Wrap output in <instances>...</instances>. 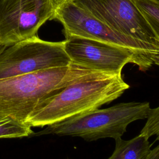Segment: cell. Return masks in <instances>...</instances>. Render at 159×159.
<instances>
[{
    "mask_svg": "<svg viewBox=\"0 0 159 159\" xmlns=\"http://www.w3.org/2000/svg\"><path fill=\"white\" fill-rule=\"evenodd\" d=\"M61 1V0H55V4H57L58 1Z\"/></svg>",
    "mask_w": 159,
    "mask_h": 159,
    "instance_id": "15",
    "label": "cell"
},
{
    "mask_svg": "<svg viewBox=\"0 0 159 159\" xmlns=\"http://www.w3.org/2000/svg\"><path fill=\"white\" fill-rule=\"evenodd\" d=\"M146 159H159V144L151 150Z\"/></svg>",
    "mask_w": 159,
    "mask_h": 159,
    "instance_id": "13",
    "label": "cell"
},
{
    "mask_svg": "<svg viewBox=\"0 0 159 159\" xmlns=\"http://www.w3.org/2000/svg\"><path fill=\"white\" fill-rule=\"evenodd\" d=\"M113 30L159 51V37L133 0H70Z\"/></svg>",
    "mask_w": 159,
    "mask_h": 159,
    "instance_id": "6",
    "label": "cell"
},
{
    "mask_svg": "<svg viewBox=\"0 0 159 159\" xmlns=\"http://www.w3.org/2000/svg\"><path fill=\"white\" fill-rule=\"evenodd\" d=\"M64 48L72 63L112 74H122L124 66L132 63L139 66L132 50L114 44L88 38L65 37Z\"/></svg>",
    "mask_w": 159,
    "mask_h": 159,
    "instance_id": "8",
    "label": "cell"
},
{
    "mask_svg": "<svg viewBox=\"0 0 159 159\" xmlns=\"http://www.w3.org/2000/svg\"><path fill=\"white\" fill-rule=\"evenodd\" d=\"M142 15L159 37V0H133Z\"/></svg>",
    "mask_w": 159,
    "mask_h": 159,
    "instance_id": "11",
    "label": "cell"
},
{
    "mask_svg": "<svg viewBox=\"0 0 159 159\" xmlns=\"http://www.w3.org/2000/svg\"><path fill=\"white\" fill-rule=\"evenodd\" d=\"M115 141V149L107 159H146L152 150L148 138L140 133L129 140L119 137Z\"/></svg>",
    "mask_w": 159,
    "mask_h": 159,
    "instance_id": "9",
    "label": "cell"
},
{
    "mask_svg": "<svg viewBox=\"0 0 159 159\" xmlns=\"http://www.w3.org/2000/svg\"><path fill=\"white\" fill-rule=\"evenodd\" d=\"M52 19L58 20L63 27L65 36H79L127 48L135 53L139 68L142 71L152 65V57L159 53L154 47L111 29L107 25L73 4L70 0H61L56 4Z\"/></svg>",
    "mask_w": 159,
    "mask_h": 159,
    "instance_id": "4",
    "label": "cell"
},
{
    "mask_svg": "<svg viewBox=\"0 0 159 159\" xmlns=\"http://www.w3.org/2000/svg\"><path fill=\"white\" fill-rule=\"evenodd\" d=\"M71 63L64 41H46L36 35L15 43L0 45V79Z\"/></svg>",
    "mask_w": 159,
    "mask_h": 159,
    "instance_id": "5",
    "label": "cell"
},
{
    "mask_svg": "<svg viewBox=\"0 0 159 159\" xmlns=\"http://www.w3.org/2000/svg\"><path fill=\"white\" fill-rule=\"evenodd\" d=\"M111 75L71 63L64 66L44 69L0 79V114L25 123L43 100L68 85L83 80Z\"/></svg>",
    "mask_w": 159,
    "mask_h": 159,
    "instance_id": "1",
    "label": "cell"
},
{
    "mask_svg": "<svg viewBox=\"0 0 159 159\" xmlns=\"http://www.w3.org/2000/svg\"><path fill=\"white\" fill-rule=\"evenodd\" d=\"M129 87L122 74L72 83L41 101L25 123L31 127H43L98 109L117 99Z\"/></svg>",
    "mask_w": 159,
    "mask_h": 159,
    "instance_id": "2",
    "label": "cell"
},
{
    "mask_svg": "<svg viewBox=\"0 0 159 159\" xmlns=\"http://www.w3.org/2000/svg\"><path fill=\"white\" fill-rule=\"evenodd\" d=\"M150 109L148 102H121L47 125L34 135L55 134L78 137L88 142L104 138L115 140L122 137L131 122L147 119Z\"/></svg>",
    "mask_w": 159,
    "mask_h": 159,
    "instance_id": "3",
    "label": "cell"
},
{
    "mask_svg": "<svg viewBox=\"0 0 159 159\" xmlns=\"http://www.w3.org/2000/svg\"><path fill=\"white\" fill-rule=\"evenodd\" d=\"M140 134L145 135L148 139L155 136V140L159 141V106L150 109L147 117V122Z\"/></svg>",
    "mask_w": 159,
    "mask_h": 159,
    "instance_id": "12",
    "label": "cell"
},
{
    "mask_svg": "<svg viewBox=\"0 0 159 159\" xmlns=\"http://www.w3.org/2000/svg\"><path fill=\"white\" fill-rule=\"evenodd\" d=\"M152 61L153 64L159 66V53L152 57Z\"/></svg>",
    "mask_w": 159,
    "mask_h": 159,
    "instance_id": "14",
    "label": "cell"
},
{
    "mask_svg": "<svg viewBox=\"0 0 159 159\" xmlns=\"http://www.w3.org/2000/svg\"><path fill=\"white\" fill-rule=\"evenodd\" d=\"M31 126L9 116L0 114V139L21 138L33 134Z\"/></svg>",
    "mask_w": 159,
    "mask_h": 159,
    "instance_id": "10",
    "label": "cell"
},
{
    "mask_svg": "<svg viewBox=\"0 0 159 159\" xmlns=\"http://www.w3.org/2000/svg\"><path fill=\"white\" fill-rule=\"evenodd\" d=\"M55 0H0V45H10L37 35L52 20Z\"/></svg>",
    "mask_w": 159,
    "mask_h": 159,
    "instance_id": "7",
    "label": "cell"
}]
</instances>
